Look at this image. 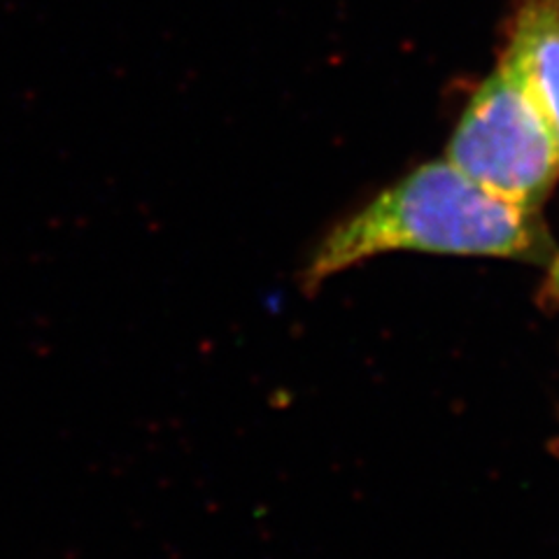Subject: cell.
<instances>
[{
    "mask_svg": "<svg viewBox=\"0 0 559 559\" xmlns=\"http://www.w3.org/2000/svg\"><path fill=\"white\" fill-rule=\"evenodd\" d=\"M384 252L497 257L550 266L559 257L540 213L489 197L448 159L404 175L314 245L299 273L312 296L329 277Z\"/></svg>",
    "mask_w": 559,
    "mask_h": 559,
    "instance_id": "cell-1",
    "label": "cell"
},
{
    "mask_svg": "<svg viewBox=\"0 0 559 559\" xmlns=\"http://www.w3.org/2000/svg\"><path fill=\"white\" fill-rule=\"evenodd\" d=\"M559 145V0H513L509 45Z\"/></svg>",
    "mask_w": 559,
    "mask_h": 559,
    "instance_id": "cell-3",
    "label": "cell"
},
{
    "mask_svg": "<svg viewBox=\"0 0 559 559\" xmlns=\"http://www.w3.org/2000/svg\"><path fill=\"white\" fill-rule=\"evenodd\" d=\"M445 159L489 197L540 213L559 178V145L522 66L503 49L471 96Z\"/></svg>",
    "mask_w": 559,
    "mask_h": 559,
    "instance_id": "cell-2",
    "label": "cell"
},
{
    "mask_svg": "<svg viewBox=\"0 0 559 559\" xmlns=\"http://www.w3.org/2000/svg\"><path fill=\"white\" fill-rule=\"evenodd\" d=\"M548 292L552 299L559 304V257L548 266Z\"/></svg>",
    "mask_w": 559,
    "mask_h": 559,
    "instance_id": "cell-4",
    "label": "cell"
}]
</instances>
